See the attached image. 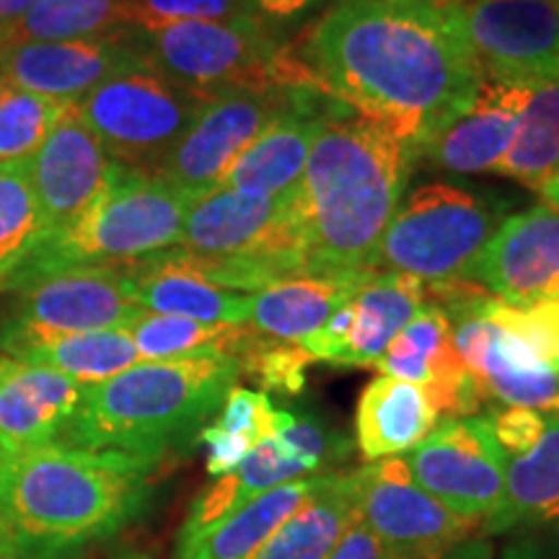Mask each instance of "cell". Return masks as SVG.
Returning <instances> with one entry per match:
<instances>
[{"instance_id": "cell-1", "label": "cell", "mask_w": 559, "mask_h": 559, "mask_svg": "<svg viewBox=\"0 0 559 559\" xmlns=\"http://www.w3.org/2000/svg\"><path fill=\"white\" fill-rule=\"evenodd\" d=\"M296 55L319 91L417 151L485 81L464 13L436 0H334Z\"/></svg>"}, {"instance_id": "cell-2", "label": "cell", "mask_w": 559, "mask_h": 559, "mask_svg": "<svg viewBox=\"0 0 559 559\" xmlns=\"http://www.w3.org/2000/svg\"><path fill=\"white\" fill-rule=\"evenodd\" d=\"M160 461L60 440L13 453L0 472L9 555L62 559L111 539L145 513Z\"/></svg>"}, {"instance_id": "cell-3", "label": "cell", "mask_w": 559, "mask_h": 559, "mask_svg": "<svg viewBox=\"0 0 559 559\" xmlns=\"http://www.w3.org/2000/svg\"><path fill=\"white\" fill-rule=\"evenodd\" d=\"M417 158V148L358 111L321 128L296 192L309 275L376 272V251Z\"/></svg>"}, {"instance_id": "cell-4", "label": "cell", "mask_w": 559, "mask_h": 559, "mask_svg": "<svg viewBox=\"0 0 559 559\" xmlns=\"http://www.w3.org/2000/svg\"><path fill=\"white\" fill-rule=\"evenodd\" d=\"M239 379V362L226 355L143 360L83 386L58 440L75 449L164 461L198 443Z\"/></svg>"}, {"instance_id": "cell-5", "label": "cell", "mask_w": 559, "mask_h": 559, "mask_svg": "<svg viewBox=\"0 0 559 559\" xmlns=\"http://www.w3.org/2000/svg\"><path fill=\"white\" fill-rule=\"evenodd\" d=\"M192 202L190 192L158 174L115 164L102 198L73 226L39 243L11 290L58 272L124 267L174 249Z\"/></svg>"}, {"instance_id": "cell-6", "label": "cell", "mask_w": 559, "mask_h": 559, "mask_svg": "<svg viewBox=\"0 0 559 559\" xmlns=\"http://www.w3.org/2000/svg\"><path fill=\"white\" fill-rule=\"evenodd\" d=\"M122 37L153 73L200 96L234 88H280L306 83V70L277 29L254 16L122 26Z\"/></svg>"}, {"instance_id": "cell-7", "label": "cell", "mask_w": 559, "mask_h": 559, "mask_svg": "<svg viewBox=\"0 0 559 559\" xmlns=\"http://www.w3.org/2000/svg\"><path fill=\"white\" fill-rule=\"evenodd\" d=\"M513 198L495 190L430 181L404 194L376 251V272H402L425 285L472 280V270Z\"/></svg>"}, {"instance_id": "cell-8", "label": "cell", "mask_w": 559, "mask_h": 559, "mask_svg": "<svg viewBox=\"0 0 559 559\" xmlns=\"http://www.w3.org/2000/svg\"><path fill=\"white\" fill-rule=\"evenodd\" d=\"M207 102L135 62L91 88L75 107L115 164L153 174Z\"/></svg>"}, {"instance_id": "cell-9", "label": "cell", "mask_w": 559, "mask_h": 559, "mask_svg": "<svg viewBox=\"0 0 559 559\" xmlns=\"http://www.w3.org/2000/svg\"><path fill=\"white\" fill-rule=\"evenodd\" d=\"M358 519L394 559H432L481 534V521L464 519L409 477L402 456L370 461L355 472Z\"/></svg>"}, {"instance_id": "cell-10", "label": "cell", "mask_w": 559, "mask_h": 559, "mask_svg": "<svg viewBox=\"0 0 559 559\" xmlns=\"http://www.w3.org/2000/svg\"><path fill=\"white\" fill-rule=\"evenodd\" d=\"M402 459L425 492L453 513L481 521V526L506 492L508 453L492 436L487 417L440 419Z\"/></svg>"}, {"instance_id": "cell-11", "label": "cell", "mask_w": 559, "mask_h": 559, "mask_svg": "<svg viewBox=\"0 0 559 559\" xmlns=\"http://www.w3.org/2000/svg\"><path fill=\"white\" fill-rule=\"evenodd\" d=\"M285 99L288 86L234 88L210 96L192 128L153 174L190 192L194 200L218 190L241 153L280 115Z\"/></svg>"}, {"instance_id": "cell-12", "label": "cell", "mask_w": 559, "mask_h": 559, "mask_svg": "<svg viewBox=\"0 0 559 559\" xmlns=\"http://www.w3.org/2000/svg\"><path fill=\"white\" fill-rule=\"evenodd\" d=\"M464 26L485 79H559V0H477Z\"/></svg>"}, {"instance_id": "cell-13", "label": "cell", "mask_w": 559, "mask_h": 559, "mask_svg": "<svg viewBox=\"0 0 559 559\" xmlns=\"http://www.w3.org/2000/svg\"><path fill=\"white\" fill-rule=\"evenodd\" d=\"M11 319L0 326L19 332L124 330L143 309L130 290L128 267H86L21 285Z\"/></svg>"}, {"instance_id": "cell-14", "label": "cell", "mask_w": 559, "mask_h": 559, "mask_svg": "<svg viewBox=\"0 0 559 559\" xmlns=\"http://www.w3.org/2000/svg\"><path fill=\"white\" fill-rule=\"evenodd\" d=\"M353 111L347 104L332 99L311 83L288 86L285 107L241 153L223 187L260 194V198H290L298 192L306 160L321 128Z\"/></svg>"}, {"instance_id": "cell-15", "label": "cell", "mask_w": 559, "mask_h": 559, "mask_svg": "<svg viewBox=\"0 0 559 559\" xmlns=\"http://www.w3.org/2000/svg\"><path fill=\"white\" fill-rule=\"evenodd\" d=\"M115 160L83 122L75 102L62 107L41 148L29 160V179L47 236L60 234L88 213L107 190Z\"/></svg>"}, {"instance_id": "cell-16", "label": "cell", "mask_w": 559, "mask_h": 559, "mask_svg": "<svg viewBox=\"0 0 559 559\" xmlns=\"http://www.w3.org/2000/svg\"><path fill=\"white\" fill-rule=\"evenodd\" d=\"M489 296L526 306L559 296V213L534 205L510 213L472 270Z\"/></svg>"}, {"instance_id": "cell-17", "label": "cell", "mask_w": 559, "mask_h": 559, "mask_svg": "<svg viewBox=\"0 0 559 559\" xmlns=\"http://www.w3.org/2000/svg\"><path fill=\"white\" fill-rule=\"evenodd\" d=\"M376 368L381 376L423 389L430 407L443 419L474 417L485 404L477 381L453 347L451 319L432 304H425L412 317Z\"/></svg>"}, {"instance_id": "cell-18", "label": "cell", "mask_w": 559, "mask_h": 559, "mask_svg": "<svg viewBox=\"0 0 559 559\" xmlns=\"http://www.w3.org/2000/svg\"><path fill=\"white\" fill-rule=\"evenodd\" d=\"M135 62H140L138 55L120 29L96 39L21 41L11 45L0 60V81L68 104Z\"/></svg>"}, {"instance_id": "cell-19", "label": "cell", "mask_w": 559, "mask_h": 559, "mask_svg": "<svg viewBox=\"0 0 559 559\" xmlns=\"http://www.w3.org/2000/svg\"><path fill=\"white\" fill-rule=\"evenodd\" d=\"M487 290L451 300L443 309L453 326V347L477 381L485 402L502 407H526L559 417V373L551 368H521L500 347V330L479 317L477 304Z\"/></svg>"}, {"instance_id": "cell-20", "label": "cell", "mask_w": 559, "mask_h": 559, "mask_svg": "<svg viewBox=\"0 0 559 559\" xmlns=\"http://www.w3.org/2000/svg\"><path fill=\"white\" fill-rule=\"evenodd\" d=\"M526 91L528 83L485 79L469 107L419 151V158L449 174H495L515 138Z\"/></svg>"}, {"instance_id": "cell-21", "label": "cell", "mask_w": 559, "mask_h": 559, "mask_svg": "<svg viewBox=\"0 0 559 559\" xmlns=\"http://www.w3.org/2000/svg\"><path fill=\"white\" fill-rule=\"evenodd\" d=\"M83 386L58 370L0 355V438L13 453L52 443L79 407Z\"/></svg>"}, {"instance_id": "cell-22", "label": "cell", "mask_w": 559, "mask_h": 559, "mask_svg": "<svg viewBox=\"0 0 559 559\" xmlns=\"http://www.w3.org/2000/svg\"><path fill=\"white\" fill-rule=\"evenodd\" d=\"M128 267L130 290L143 311L179 317L202 324H249L251 293L223 288L181 264L177 251L166 249Z\"/></svg>"}, {"instance_id": "cell-23", "label": "cell", "mask_w": 559, "mask_h": 559, "mask_svg": "<svg viewBox=\"0 0 559 559\" xmlns=\"http://www.w3.org/2000/svg\"><path fill=\"white\" fill-rule=\"evenodd\" d=\"M0 353L58 370L79 386H94L143 362L128 330L60 334L0 326Z\"/></svg>"}, {"instance_id": "cell-24", "label": "cell", "mask_w": 559, "mask_h": 559, "mask_svg": "<svg viewBox=\"0 0 559 559\" xmlns=\"http://www.w3.org/2000/svg\"><path fill=\"white\" fill-rule=\"evenodd\" d=\"M366 275H296L251 293L249 326L264 337L293 342L309 337L342 306L358 296Z\"/></svg>"}, {"instance_id": "cell-25", "label": "cell", "mask_w": 559, "mask_h": 559, "mask_svg": "<svg viewBox=\"0 0 559 559\" xmlns=\"http://www.w3.org/2000/svg\"><path fill=\"white\" fill-rule=\"evenodd\" d=\"M559 531V417H549L539 443L523 456H508L506 492L481 534Z\"/></svg>"}, {"instance_id": "cell-26", "label": "cell", "mask_w": 559, "mask_h": 559, "mask_svg": "<svg viewBox=\"0 0 559 559\" xmlns=\"http://www.w3.org/2000/svg\"><path fill=\"white\" fill-rule=\"evenodd\" d=\"M436 425L438 415L423 389L391 376H376L358 400L355 440L360 456L370 464V461L404 456L417 443H423L436 430Z\"/></svg>"}, {"instance_id": "cell-27", "label": "cell", "mask_w": 559, "mask_h": 559, "mask_svg": "<svg viewBox=\"0 0 559 559\" xmlns=\"http://www.w3.org/2000/svg\"><path fill=\"white\" fill-rule=\"evenodd\" d=\"M304 477H313V472L306 464H300L298 459H293L277 438L260 440L234 472L215 479L192 502L190 513H187L179 528L177 551L190 547L200 534H205L218 521L228 519L230 513H236L247 502L285 485V481H296Z\"/></svg>"}, {"instance_id": "cell-28", "label": "cell", "mask_w": 559, "mask_h": 559, "mask_svg": "<svg viewBox=\"0 0 559 559\" xmlns=\"http://www.w3.org/2000/svg\"><path fill=\"white\" fill-rule=\"evenodd\" d=\"M425 304L423 280L402 272H373L353 298V326L337 366L376 368L396 334Z\"/></svg>"}, {"instance_id": "cell-29", "label": "cell", "mask_w": 559, "mask_h": 559, "mask_svg": "<svg viewBox=\"0 0 559 559\" xmlns=\"http://www.w3.org/2000/svg\"><path fill=\"white\" fill-rule=\"evenodd\" d=\"M324 474L285 481L200 534L177 559H254L272 534L317 492Z\"/></svg>"}, {"instance_id": "cell-30", "label": "cell", "mask_w": 559, "mask_h": 559, "mask_svg": "<svg viewBox=\"0 0 559 559\" xmlns=\"http://www.w3.org/2000/svg\"><path fill=\"white\" fill-rule=\"evenodd\" d=\"M355 519V472L324 474L317 492L272 534L254 559H326Z\"/></svg>"}, {"instance_id": "cell-31", "label": "cell", "mask_w": 559, "mask_h": 559, "mask_svg": "<svg viewBox=\"0 0 559 559\" xmlns=\"http://www.w3.org/2000/svg\"><path fill=\"white\" fill-rule=\"evenodd\" d=\"M124 330L135 342L143 360H179L226 355L239 360L254 345L260 332L249 324H202V321L160 317L143 311Z\"/></svg>"}, {"instance_id": "cell-32", "label": "cell", "mask_w": 559, "mask_h": 559, "mask_svg": "<svg viewBox=\"0 0 559 559\" xmlns=\"http://www.w3.org/2000/svg\"><path fill=\"white\" fill-rule=\"evenodd\" d=\"M559 171V79L528 83L510 151L495 174L539 192Z\"/></svg>"}, {"instance_id": "cell-33", "label": "cell", "mask_w": 559, "mask_h": 559, "mask_svg": "<svg viewBox=\"0 0 559 559\" xmlns=\"http://www.w3.org/2000/svg\"><path fill=\"white\" fill-rule=\"evenodd\" d=\"M47 239L34 200L29 160L0 166V290H11L19 272Z\"/></svg>"}, {"instance_id": "cell-34", "label": "cell", "mask_w": 559, "mask_h": 559, "mask_svg": "<svg viewBox=\"0 0 559 559\" xmlns=\"http://www.w3.org/2000/svg\"><path fill=\"white\" fill-rule=\"evenodd\" d=\"M122 3L124 0H37L5 29L11 45L107 37L122 29Z\"/></svg>"}, {"instance_id": "cell-35", "label": "cell", "mask_w": 559, "mask_h": 559, "mask_svg": "<svg viewBox=\"0 0 559 559\" xmlns=\"http://www.w3.org/2000/svg\"><path fill=\"white\" fill-rule=\"evenodd\" d=\"M66 104L32 94V91L0 86V166L32 160L50 135Z\"/></svg>"}, {"instance_id": "cell-36", "label": "cell", "mask_w": 559, "mask_h": 559, "mask_svg": "<svg viewBox=\"0 0 559 559\" xmlns=\"http://www.w3.org/2000/svg\"><path fill=\"white\" fill-rule=\"evenodd\" d=\"M477 313L500 330L515 334L544 366L559 373V296L526 306H510L487 293L485 298H479Z\"/></svg>"}, {"instance_id": "cell-37", "label": "cell", "mask_w": 559, "mask_h": 559, "mask_svg": "<svg viewBox=\"0 0 559 559\" xmlns=\"http://www.w3.org/2000/svg\"><path fill=\"white\" fill-rule=\"evenodd\" d=\"M236 362H239L241 376H251L264 394L275 391V394L296 396L306 386V368L311 366L313 358L300 345L277 342L260 334L254 345Z\"/></svg>"}, {"instance_id": "cell-38", "label": "cell", "mask_w": 559, "mask_h": 559, "mask_svg": "<svg viewBox=\"0 0 559 559\" xmlns=\"http://www.w3.org/2000/svg\"><path fill=\"white\" fill-rule=\"evenodd\" d=\"M275 438L293 459L309 466L313 474H324V469L342 464L353 453V440L330 428L324 419L311 415V412L288 409V423Z\"/></svg>"}, {"instance_id": "cell-39", "label": "cell", "mask_w": 559, "mask_h": 559, "mask_svg": "<svg viewBox=\"0 0 559 559\" xmlns=\"http://www.w3.org/2000/svg\"><path fill=\"white\" fill-rule=\"evenodd\" d=\"M239 16H254L247 0H124L122 3V26H164L179 21H223Z\"/></svg>"}, {"instance_id": "cell-40", "label": "cell", "mask_w": 559, "mask_h": 559, "mask_svg": "<svg viewBox=\"0 0 559 559\" xmlns=\"http://www.w3.org/2000/svg\"><path fill=\"white\" fill-rule=\"evenodd\" d=\"M285 423H288V409H277L270 394L234 386L228 391L226 402H223L218 412V419L213 425H218L221 430L249 438L257 445L264 438H275L285 428Z\"/></svg>"}, {"instance_id": "cell-41", "label": "cell", "mask_w": 559, "mask_h": 559, "mask_svg": "<svg viewBox=\"0 0 559 559\" xmlns=\"http://www.w3.org/2000/svg\"><path fill=\"white\" fill-rule=\"evenodd\" d=\"M487 423L492 428V436L498 438L500 449L508 456H523L539 443L544 430H547L549 417L536 409L526 407H500L487 412Z\"/></svg>"}, {"instance_id": "cell-42", "label": "cell", "mask_w": 559, "mask_h": 559, "mask_svg": "<svg viewBox=\"0 0 559 559\" xmlns=\"http://www.w3.org/2000/svg\"><path fill=\"white\" fill-rule=\"evenodd\" d=\"M198 443L205 445V469L210 477H223V474L234 472L236 466L247 459V453L254 449L249 438L236 436V432L221 430L218 425L210 423L205 430L200 432Z\"/></svg>"}, {"instance_id": "cell-43", "label": "cell", "mask_w": 559, "mask_h": 559, "mask_svg": "<svg viewBox=\"0 0 559 559\" xmlns=\"http://www.w3.org/2000/svg\"><path fill=\"white\" fill-rule=\"evenodd\" d=\"M326 559H394L389 549L379 542V536L370 531L360 519L353 521V526L345 531L337 547Z\"/></svg>"}, {"instance_id": "cell-44", "label": "cell", "mask_w": 559, "mask_h": 559, "mask_svg": "<svg viewBox=\"0 0 559 559\" xmlns=\"http://www.w3.org/2000/svg\"><path fill=\"white\" fill-rule=\"evenodd\" d=\"M500 559H559V531H528L515 536Z\"/></svg>"}, {"instance_id": "cell-45", "label": "cell", "mask_w": 559, "mask_h": 559, "mask_svg": "<svg viewBox=\"0 0 559 559\" xmlns=\"http://www.w3.org/2000/svg\"><path fill=\"white\" fill-rule=\"evenodd\" d=\"M321 3L324 0H247L249 11L260 21H264V24H270L272 29H277L280 24L300 19L304 13H309Z\"/></svg>"}, {"instance_id": "cell-46", "label": "cell", "mask_w": 559, "mask_h": 559, "mask_svg": "<svg viewBox=\"0 0 559 559\" xmlns=\"http://www.w3.org/2000/svg\"><path fill=\"white\" fill-rule=\"evenodd\" d=\"M432 559H495V542L489 536L479 534L472 539L461 542L459 547L445 551V555L432 557Z\"/></svg>"}, {"instance_id": "cell-47", "label": "cell", "mask_w": 559, "mask_h": 559, "mask_svg": "<svg viewBox=\"0 0 559 559\" xmlns=\"http://www.w3.org/2000/svg\"><path fill=\"white\" fill-rule=\"evenodd\" d=\"M37 0H0V26H11L19 21Z\"/></svg>"}, {"instance_id": "cell-48", "label": "cell", "mask_w": 559, "mask_h": 559, "mask_svg": "<svg viewBox=\"0 0 559 559\" xmlns=\"http://www.w3.org/2000/svg\"><path fill=\"white\" fill-rule=\"evenodd\" d=\"M539 194H542L544 205L557 210L559 213V171H555L547 181H544V185L539 187Z\"/></svg>"}, {"instance_id": "cell-49", "label": "cell", "mask_w": 559, "mask_h": 559, "mask_svg": "<svg viewBox=\"0 0 559 559\" xmlns=\"http://www.w3.org/2000/svg\"><path fill=\"white\" fill-rule=\"evenodd\" d=\"M438 5H443V9H451V11H459V13H466L472 9L477 0H436Z\"/></svg>"}, {"instance_id": "cell-50", "label": "cell", "mask_w": 559, "mask_h": 559, "mask_svg": "<svg viewBox=\"0 0 559 559\" xmlns=\"http://www.w3.org/2000/svg\"><path fill=\"white\" fill-rule=\"evenodd\" d=\"M11 456H13V451L9 449V445L3 443V438H0V472L5 469V464H9Z\"/></svg>"}, {"instance_id": "cell-51", "label": "cell", "mask_w": 559, "mask_h": 559, "mask_svg": "<svg viewBox=\"0 0 559 559\" xmlns=\"http://www.w3.org/2000/svg\"><path fill=\"white\" fill-rule=\"evenodd\" d=\"M9 47H11L9 29H5V26H0V60H3V55H5V50H9Z\"/></svg>"}, {"instance_id": "cell-52", "label": "cell", "mask_w": 559, "mask_h": 559, "mask_svg": "<svg viewBox=\"0 0 559 559\" xmlns=\"http://www.w3.org/2000/svg\"><path fill=\"white\" fill-rule=\"evenodd\" d=\"M9 555V539H5V528H3V521H0V559Z\"/></svg>"}, {"instance_id": "cell-53", "label": "cell", "mask_w": 559, "mask_h": 559, "mask_svg": "<svg viewBox=\"0 0 559 559\" xmlns=\"http://www.w3.org/2000/svg\"><path fill=\"white\" fill-rule=\"evenodd\" d=\"M115 559H153V557L148 555V551H128V555H120Z\"/></svg>"}, {"instance_id": "cell-54", "label": "cell", "mask_w": 559, "mask_h": 559, "mask_svg": "<svg viewBox=\"0 0 559 559\" xmlns=\"http://www.w3.org/2000/svg\"><path fill=\"white\" fill-rule=\"evenodd\" d=\"M0 86H3V81H0Z\"/></svg>"}]
</instances>
